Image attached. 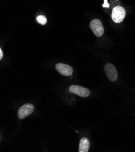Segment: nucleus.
<instances>
[{
  "instance_id": "1",
  "label": "nucleus",
  "mask_w": 135,
  "mask_h": 152,
  "mask_svg": "<svg viewBox=\"0 0 135 152\" xmlns=\"http://www.w3.org/2000/svg\"><path fill=\"white\" fill-rule=\"evenodd\" d=\"M125 17L126 10L123 7L117 6L113 8L112 13V18L115 23H121Z\"/></svg>"
},
{
  "instance_id": "2",
  "label": "nucleus",
  "mask_w": 135,
  "mask_h": 152,
  "mask_svg": "<svg viewBox=\"0 0 135 152\" xmlns=\"http://www.w3.org/2000/svg\"><path fill=\"white\" fill-rule=\"evenodd\" d=\"M69 91L70 93L76 94L82 98L88 97L90 94V90L88 88L77 85L70 86Z\"/></svg>"
},
{
  "instance_id": "3",
  "label": "nucleus",
  "mask_w": 135,
  "mask_h": 152,
  "mask_svg": "<svg viewBox=\"0 0 135 152\" xmlns=\"http://www.w3.org/2000/svg\"><path fill=\"white\" fill-rule=\"evenodd\" d=\"M104 70L107 78L112 82L117 80L118 75L115 67L110 63H107L104 67Z\"/></svg>"
},
{
  "instance_id": "4",
  "label": "nucleus",
  "mask_w": 135,
  "mask_h": 152,
  "mask_svg": "<svg viewBox=\"0 0 135 152\" xmlns=\"http://www.w3.org/2000/svg\"><path fill=\"white\" fill-rule=\"evenodd\" d=\"M90 27L96 37H101L104 34V27L98 19L93 20L90 23Z\"/></svg>"
},
{
  "instance_id": "5",
  "label": "nucleus",
  "mask_w": 135,
  "mask_h": 152,
  "mask_svg": "<svg viewBox=\"0 0 135 152\" xmlns=\"http://www.w3.org/2000/svg\"><path fill=\"white\" fill-rule=\"evenodd\" d=\"M34 106L32 104H26L23 105L18 112V116L20 119H23L33 113Z\"/></svg>"
},
{
  "instance_id": "6",
  "label": "nucleus",
  "mask_w": 135,
  "mask_h": 152,
  "mask_svg": "<svg viewBox=\"0 0 135 152\" xmlns=\"http://www.w3.org/2000/svg\"><path fill=\"white\" fill-rule=\"evenodd\" d=\"M56 69L60 74L66 77L70 76L73 73L72 67L64 63H58L56 65Z\"/></svg>"
},
{
  "instance_id": "7",
  "label": "nucleus",
  "mask_w": 135,
  "mask_h": 152,
  "mask_svg": "<svg viewBox=\"0 0 135 152\" xmlns=\"http://www.w3.org/2000/svg\"><path fill=\"white\" fill-rule=\"evenodd\" d=\"M90 147V142L86 138H82L80 142L79 152H87Z\"/></svg>"
},
{
  "instance_id": "8",
  "label": "nucleus",
  "mask_w": 135,
  "mask_h": 152,
  "mask_svg": "<svg viewBox=\"0 0 135 152\" xmlns=\"http://www.w3.org/2000/svg\"><path fill=\"white\" fill-rule=\"evenodd\" d=\"M36 20L38 23L41 25L46 24L47 23V18L43 16V15H39V16H38L36 18Z\"/></svg>"
},
{
  "instance_id": "9",
  "label": "nucleus",
  "mask_w": 135,
  "mask_h": 152,
  "mask_svg": "<svg viewBox=\"0 0 135 152\" xmlns=\"http://www.w3.org/2000/svg\"><path fill=\"white\" fill-rule=\"evenodd\" d=\"M103 7H106V8H109L110 7V4L108 3L107 0H104V3L102 5Z\"/></svg>"
},
{
  "instance_id": "10",
  "label": "nucleus",
  "mask_w": 135,
  "mask_h": 152,
  "mask_svg": "<svg viewBox=\"0 0 135 152\" xmlns=\"http://www.w3.org/2000/svg\"><path fill=\"white\" fill-rule=\"evenodd\" d=\"M3 57V52L2 51V49H0V59H2Z\"/></svg>"
}]
</instances>
